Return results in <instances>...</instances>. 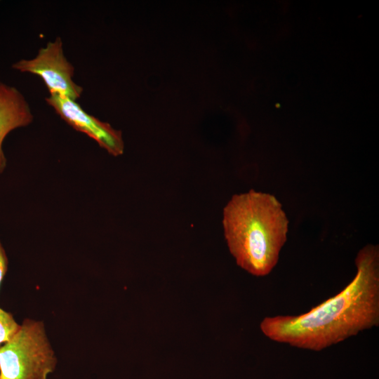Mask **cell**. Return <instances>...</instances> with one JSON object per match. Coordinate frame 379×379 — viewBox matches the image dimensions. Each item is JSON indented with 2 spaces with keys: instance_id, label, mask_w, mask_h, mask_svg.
Instances as JSON below:
<instances>
[{
  "instance_id": "6da1fadb",
  "label": "cell",
  "mask_w": 379,
  "mask_h": 379,
  "mask_svg": "<svg viewBox=\"0 0 379 379\" xmlns=\"http://www.w3.org/2000/svg\"><path fill=\"white\" fill-rule=\"evenodd\" d=\"M357 273L340 292L298 315L265 317L262 333L272 341L321 351L379 325V248L368 244L355 258Z\"/></svg>"
},
{
  "instance_id": "7a4b0ae2",
  "label": "cell",
  "mask_w": 379,
  "mask_h": 379,
  "mask_svg": "<svg viewBox=\"0 0 379 379\" xmlns=\"http://www.w3.org/2000/svg\"><path fill=\"white\" fill-rule=\"evenodd\" d=\"M224 236L237 264L256 277L269 274L286 241L288 220L277 199L251 190L223 209Z\"/></svg>"
},
{
  "instance_id": "3957f363",
  "label": "cell",
  "mask_w": 379,
  "mask_h": 379,
  "mask_svg": "<svg viewBox=\"0 0 379 379\" xmlns=\"http://www.w3.org/2000/svg\"><path fill=\"white\" fill-rule=\"evenodd\" d=\"M56 362L44 323L26 319L0 346V379H48Z\"/></svg>"
},
{
  "instance_id": "277c9868",
  "label": "cell",
  "mask_w": 379,
  "mask_h": 379,
  "mask_svg": "<svg viewBox=\"0 0 379 379\" xmlns=\"http://www.w3.org/2000/svg\"><path fill=\"white\" fill-rule=\"evenodd\" d=\"M12 67L41 77L50 95H60L74 101L82 95L83 88L72 79L74 67L66 58L59 36L41 48L34 58L22 59L13 64Z\"/></svg>"
},
{
  "instance_id": "5b68a950",
  "label": "cell",
  "mask_w": 379,
  "mask_h": 379,
  "mask_svg": "<svg viewBox=\"0 0 379 379\" xmlns=\"http://www.w3.org/2000/svg\"><path fill=\"white\" fill-rule=\"evenodd\" d=\"M45 100L67 124L94 140L109 154L114 157L123 154L124 142L120 131L88 114L77 101L69 98L52 94Z\"/></svg>"
},
{
  "instance_id": "8992f818",
  "label": "cell",
  "mask_w": 379,
  "mask_h": 379,
  "mask_svg": "<svg viewBox=\"0 0 379 379\" xmlns=\"http://www.w3.org/2000/svg\"><path fill=\"white\" fill-rule=\"evenodd\" d=\"M33 120L29 105L22 93L0 81V173L6 166L2 149L5 138L13 130L29 126Z\"/></svg>"
},
{
  "instance_id": "52a82bcc",
  "label": "cell",
  "mask_w": 379,
  "mask_h": 379,
  "mask_svg": "<svg viewBox=\"0 0 379 379\" xmlns=\"http://www.w3.org/2000/svg\"><path fill=\"white\" fill-rule=\"evenodd\" d=\"M19 327L13 315L0 308V346L8 341Z\"/></svg>"
},
{
  "instance_id": "ba28073f",
  "label": "cell",
  "mask_w": 379,
  "mask_h": 379,
  "mask_svg": "<svg viewBox=\"0 0 379 379\" xmlns=\"http://www.w3.org/2000/svg\"><path fill=\"white\" fill-rule=\"evenodd\" d=\"M8 260L5 249L0 241V285L8 270Z\"/></svg>"
}]
</instances>
